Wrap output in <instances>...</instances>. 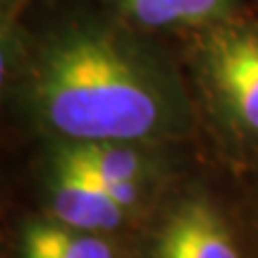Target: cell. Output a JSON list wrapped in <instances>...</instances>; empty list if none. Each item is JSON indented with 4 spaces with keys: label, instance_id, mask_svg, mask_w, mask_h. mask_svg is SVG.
Instances as JSON below:
<instances>
[{
    "label": "cell",
    "instance_id": "obj_1",
    "mask_svg": "<svg viewBox=\"0 0 258 258\" xmlns=\"http://www.w3.org/2000/svg\"><path fill=\"white\" fill-rule=\"evenodd\" d=\"M17 89L48 141L167 146L191 137L196 103L151 36L103 12H74L17 43Z\"/></svg>",
    "mask_w": 258,
    "mask_h": 258
},
{
    "label": "cell",
    "instance_id": "obj_2",
    "mask_svg": "<svg viewBox=\"0 0 258 258\" xmlns=\"http://www.w3.org/2000/svg\"><path fill=\"white\" fill-rule=\"evenodd\" d=\"M194 103L218 144L244 163L258 160V15L244 12L186 38Z\"/></svg>",
    "mask_w": 258,
    "mask_h": 258
},
{
    "label": "cell",
    "instance_id": "obj_3",
    "mask_svg": "<svg viewBox=\"0 0 258 258\" xmlns=\"http://www.w3.org/2000/svg\"><path fill=\"white\" fill-rule=\"evenodd\" d=\"M48 148L98 179L103 189L134 218L144 215L158 201L170 177V160L163 153V146L156 144L48 141Z\"/></svg>",
    "mask_w": 258,
    "mask_h": 258
},
{
    "label": "cell",
    "instance_id": "obj_4",
    "mask_svg": "<svg viewBox=\"0 0 258 258\" xmlns=\"http://www.w3.org/2000/svg\"><path fill=\"white\" fill-rule=\"evenodd\" d=\"M146 258H244L222 206L199 186L177 191L158 211Z\"/></svg>",
    "mask_w": 258,
    "mask_h": 258
},
{
    "label": "cell",
    "instance_id": "obj_5",
    "mask_svg": "<svg viewBox=\"0 0 258 258\" xmlns=\"http://www.w3.org/2000/svg\"><path fill=\"white\" fill-rule=\"evenodd\" d=\"M43 189L48 201L46 215L74 230L112 237L132 220H137L103 189L98 179L86 175L50 148L43 170Z\"/></svg>",
    "mask_w": 258,
    "mask_h": 258
},
{
    "label": "cell",
    "instance_id": "obj_6",
    "mask_svg": "<svg viewBox=\"0 0 258 258\" xmlns=\"http://www.w3.org/2000/svg\"><path fill=\"white\" fill-rule=\"evenodd\" d=\"M103 10L146 36L182 34L191 36L203 29L244 15V0H101Z\"/></svg>",
    "mask_w": 258,
    "mask_h": 258
}]
</instances>
